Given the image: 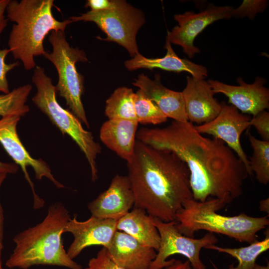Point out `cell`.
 Here are the masks:
<instances>
[{
  "mask_svg": "<svg viewBox=\"0 0 269 269\" xmlns=\"http://www.w3.org/2000/svg\"><path fill=\"white\" fill-rule=\"evenodd\" d=\"M136 138L154 148L172 152L186 163L194 200L215 198L228 204L243 194L249 176L244 164L224 142L203 136L193 123L173 120L162 128H141Z\"/></svg>",
  "mask_w": 269,
  "mask_h": 269,
  "instance_id": "obj_1",
  "label": "cell"
},
{
  "mask_svg": "<svg viewBox=\"0 0 269 269\" xmlns=\"http://www.w3.org/2000/svg\"><path fill=\"white\" fill-rule=\"evenodd\" d=\"M127 167L134 207L154 218L165 222L175 221L185 201L193 198L189 169L172 152L136 139Z\"/></svg>",
  "mask_w": 269,
  "mask_h": 269,
  "instance_id": "obj_2",
  "label": "cell"
},
{
  "mask_svg": "<svg viewBox=\"0 0 269 269\" xmlns=\"http://www.w3.org/2000/svg\"><path fill=\"white\" fill-rule=\"evenodd\" d=\"M70 218L68 210L62 203L51 204L41 222L15 236L13 240L15 247L5 265L10 269H28L35 265H50L83 269L64 248L62 235Z\"/></svg>",
  "mask_w": 269,
  "mask_h": 269,
  "instance_id": "obj_3",
  "label": "cell"
},
{
  "mask_svg": "<svg viewBox=\"0 0 269 269\" xmlns=\"http://www.w3.org/2000/svg\"><path fill=\"white\" fill-rule=\"evenodd\" d=\"M53 0H9L7 17L14 23L10 32L8 46L15 59L20 60L26 70L35 68L34 57L43 56V41L52 31H65L72 22L61 21L53 16Z\"/></svg>",
  "mask_w": 269,
  "mask_h": 269,
  "instance_id": "obj_4",
  "label": "cell"
},
{
  "mask_svg": "<svg viewBox=\"0 0 269 269\" xmlns=\"http://www.w3.org/2000/svg\"><path fill=\"white\" fill-rule=\"evenodd\" d=\"M227 204L222 200L209 198L204 201L191 198L185 201L176 216L177 228L182 235L194 238L200 230L218 233L240 242L258 241L257 233L269 226L267 216L254 217L244 213L227 216L217 213Z\"/></svg>",
  "mask_w": 269,
  "mask_h": 269,
  "instance_id": "obj_5",
  "label": "cell"
},
{
  "mask_svg": "<svg viewBox=\"0 0 269 269\" xmlns=\"http://www.w3.org/2000/svg\"><path fill=\"white\" fill-rule=\"evenodd\" d=\"M32 81L37 92L32 97L33 104L62 132L72 138L84 154L89 164L93 182L98 179L96 163L97 155L101 152V147L92 134L85 130L81 122L71 112L64 109L57 101V90L44 68L36 66L32 76Z\"/></svg>",
  "mask_w": 269,
  "mask_h": 269,
  "instance_id": "obj_6",
  "label": "cell"
},
{
  "mask_svg": "<svg viewBox=\"0 0 269 269\" xmlns=\"http://www.w3.org/2000/svg\"><path fill=\"white\" fill-rule=\"evenodd\" d=\"M49 34L48 40L52 51H46L43 56L53 63L57 71L58 80L55 86L57 92L65 99L71 112L89 128L81 100L84 78L76 67L77 62L88 61L86 54L83 50L69 45L64 31L53 30Z\"/></svg>",
  "mask_w": 269,
  "mask_h": 269,
  "instance_id": "obj_7",
  "label": "cell"
},
{
  "mask_svg": "<svg viewBox=\"0 0 269 269\" xmlns=\"http://www.w3.org/2000/svg\"><path fill=\"white\" fill-rule=\"evenodd\" d=\"M71 22H94L107 35L102 40L116 42L133 57L139 53L136 36L145 22L142 12L125 0H117L115 7L100 11H88L69 18Z\"/></svg>",
  "mask_w": 269,
  "mask_h": 269,
  "instance_id": "obj_8",
  "label": "cell"
},
{
  "mask_svg": "<svg viewBox=\"0 0 269 269\" xmlns=\"http://www.w3.org/2000/svg\"><path fill=\"white\" fill-rule=\"evenodd\" d=\"M153 223L158 230L160 241L156 257L149 269H163L169 266L175 259H167L175 254L185 256L193 269H206L201 260L200 252L202 248L218 242L214 233L207 232L203 237L194 239L181 234L176 221L165 222L153 218Z\"/></svg>",
  "mask_w": 269,
  "mask_h": 269,
  "instance_id": "obj_9",
  "label": "cell"
},
{
  "mask_svg": "<svg viewBox=\"0 0 269 269\" xmlns=\"http://www.w3.org/2000/svg\"><path fill=\"white\" fill-rule=\"evenodd\" d=\"M20 118L19 116L11 115L2 117L0 119V143L15 164L21 167L32 191L33 208L38 209L43 207L44 201L35 193L34 184L27 171V167L31 166L33 168L37 179L41 180L45 177L58 188H63L64 185L54 178L45 161L31 157L22 144L16 130L17 125Z\"/></svg>",
  "mask_w": 269,
  "mask_h": 269,
  "instance_id": "obj_10",
  "label": "cell"
},
{
  "mask_svg": "<svg viewBox=\"0 0 269 269\" xmlns=\"http://www.w3.org/2000/svg\"><path fill=\"white\" fill-rule=\"evenodd\" d=\"M221 109L217 116L211 121L195 126L201 134H208L224 142L237 155L245 166L249 176H252L249 158L241 143L243 133L251 127L250 116L239 112L232 105L222 102Z\"/></svg>",
  "mask_w": 269,
  "mask_h": 269,
  "instance_id": "obj_11",
  "label": "cell"
},
{
  "mask_svg": "<svg viewBox=\"0 0 269 269\" xmlns=\"http://www.w3.org/2000/svg\"><path fill=\"white\" fill-rule=\"evenodd\" d=\"M233 9V7L228 5L210 4L205 10L198 13L187 11L182 14H175L174 18L178 25L171 31H167V36L171 43L180 46L189 58H193L200 52L194 45L197 36L214 22L232 17Z\"/></svg>",
  "mask_w": 269,
  "mask_h": 269,
  "instance_id": "obj_12",
  "label": "cell"
},
{
  "mask_svg": "<svg viewBox=\"0 0 269 269\" xmlns=\"http://www.w3.org/2000/svg\"><path fill=\"white\" fill-rule=\"evenodd\" d=\"M238 85H231L214 80L208 81L213 92L221 93L228 98V103L241 113L253 116L269 108V90L264 85L267 80L257 77L252 84L238 77Z\"/></svg>",
  "mask_w": 269,
  "mask_h": 269,
  "instance_id": "obj_13",
  "label": "cell"
},
{
  "mask_svg": "<svg viewBox=\"0 0 269 269\" xmlns=\"http://www.w3.org/2000/svg\"><path fill=\"white\" fill-rule=\"evenodd\" d=\"M118 220L100 219L91 216L87 220L79 221L74 216L67 223L64 233L72 234L74 240L67 252L72 260L85 248L93 245H101L108 248L117 231Z\"/></svg>",
  "mask_w": 269,
  "mask_h": 269,
  "instance_id": "obj_14",
  "label": "cell"
},
{
  "mask_svg": "<svg viewBox=\"0 0 269 269\" xmlns=\"http://www.w3.org/2000/svg\"><path fill=\"white\" fill-rule=\"evenodd\" d=\"M134 203L128 176L117 174L108 189L89 203L87 207L93 217L118 220L130 211Z\"/></svg>",
  "mask_w": 269,
  "mask_h": 269,
  "instance_id": "obj_15",
  "label": "cell"
},
{
  "mask_svg": "<svg viewBox=\"0 0 269 269\" xmlns=\"http://www.w3.org/2000/svg\"><path fill=\"white\" fill-rule=\"evenodd\" d=\"M185 88L181 92L189 122L199 125L214 119L221 104L216 98L211 86L203 78L187 76Z\"/></svg>",
  "mask_w": 269,
  "mask_h": 269,
  "instance_id": "obj_16",
  "label": "cell"
},
{
  "mask_svg": "<svg viewBox=\"0 0 269 269\" xmlns=\"http://www.w3.org/2000/svg\"><path fill=\"white\" fill-rule=\"evenodd\" d=\"M107 249L112 260L123 269H149L157 254L154 249L118 230Z\"/></svg>",
  "mask_w": 269,
  "mask_h": 269,
  "instance_id": "obj_17",
  "label": "cell"
},
{
  "mask_svg": "<svg viewBox=\"0 0 269 269\" xmlns=\"http://www.w3.org/2000/svg\"><path fill=\"white\" fill-rule=\"evenodd\" d=\"M133 84L152 101L168 118L176 121H188L181 92L164 86L159 74H156L155 79L152 80L141 74L134 79Z\"/></svg>",
  "mask_w": 269,
  "mask_h": 269,
  "instance_id": "obj_18",
  "label": "cell"
},
{
  "mask_svg": "<svg viewBox=\"0 0 269 269\" xmlns=\"http://www.w3.org/2000/svg\"><path fill=\"white\" fill-rule=\"evenodd\" d=\"M171 44L166 36L165 45L166 53L164 57L148 58L138 53L132 58L126 61L125 66L130 71L140 68L150 70L159 68L168 71L186 72L197 78L204 79L208 76V70L205 67L187 59L180 58L173 50Z\"/></svg>",
  "mask_w": 269,
  "mask_h": 269,
  "instance_id": "obj_19",
  "label": "cell"
},
{
  "mask_svg": "<svg viewBox=\"0 0 269 269\" xmlns=\"http://www.w3.org/2000/svg\"><path fill=\"white\" fill-rule=\"evenodd\" d=\"M138 123L122 119H109L100 130V138L110 149L127 162L132 158Z\"/></svg>",
  "mask_w": 269,
  "mask_h": 269,
  "instance_id": "obj_20",
  "label": "cell"
},
{
  "mask_svg": "<svg viewBox=\"0 0 269 269\" xmlns=\"http://www.w3.org/2000/svg\"><path fill=\"white\" fill-rule=\"evenodd\" d=\"M153 218L145 210L134 207L118 220L117 229L157 251L160 238L158 230L153 223Z\"/></svg>",
  "mask_w": 269,
  "mask_h": 269,
  "instance_id": "obj_21",
  "label": "cell"
},
{
  "mask_svg": "<svg viewBox=\"0 0 269 269\" xmlns=\"http://www.w3.org/2000/svg\"><path fill=\"white\" fill-rule=\"evenodd\" d=\"M205 249L225 253L236 258L238 261V265L234 267V264H232L228 269H253L258 257L269 249V231H266L264 240H258L246 247L231 248L210 245L206 247Z\"/></svg>",
  "mask_w": 269,
  "mask_h": 269,
  "instance_id": "obj_22",
  "label": "cell"
},
{
  "mask_svg": "<svg viewBox=\"0 0 269 269\" xmlns=\"http://www.w3.org/2000/svg\"><path fill=\"white\" fill-rule=\"evenodd\" d=\"M132 89L121 87L116 89L107 100L105 115L109 119L136 121Z\"/></svg>",
  "mask_w": 269,
  "mask_h": 269,
  "instance_id": "obj_23",
  "label": "cell"
},
{
  "mask_svg": "<svg viewBox=\"0 0 269 269\" xmlns=\"http://www.w3.org/2000/svg\"><path fill=\"white\" fill-rule=\"evenodd\" d=\"M248 136L253 148L252 156L249 158L251 170L259 183L267 185L269 182V141L259 139L250 133Z\"/></svg>",
  "mask_w": 269,
  "mask_h": 269,
  "instance_id": "obj_24",
  "label": "cell"
},
{
  "mask_svg": "<svg viewBox=\"0 0 269 269\" xmlns=\"http://www.w3.org/2000/svg\"><path fill=\"white\" fill-rule=\"evenodd\" d=\"M31 90L32 86L26 84L0 95V116L26 115L29 111L26 102Z\"/></svg>",
  "mask_w": 269,
  "mask_h": 269,
  "instance_id": "obj_25",
  "label": "cell"
},
{
  "mask_svg": "<svg viewBox=\"0 0 269 269\" xmlns=\"http://www.w3.org/2000/svg\"><path fill=\"white\" fill-rule=\"evenodd\" d=\"M133 101L138 124L158 125L167 121L168 118L157 105L140 90L134 93Z\"/></svg>",
  "mask_w": 269,
  "mask_h": 269,
  "instance_id": "obj_26",
  "label": "cell"
},
{
  "mask_svg": "<svg viewBox=\"0 0 269 269\" xmlns=\"http://www.w3.org/2000/svg\"><path fill=\"white\" fill-rule=\"evenodd\" d=\"M268 3L266 0H244L239 7L234 8L232 17L248 16L253 19L258 13L263 12L266 9Z\"/></svg>",
  "mask_w": 269,
  "mask_h": 269,
  "instance_id": "obj_27",
  "label": "cell"
},
{
  "mask_svg": "<svg viewBox=\"0 0 269 269\" xmlns=\"http://www.w3.org/2000/svg\"><path fill=\"white\" fill-rule=\"evenodd\" d=\"M83 269H123L111 258L108 250L103 247L95 257L88 262L87 267Z\"/></svg>",
  "mask_w": 269,
  "mask_h": 269,
  "instance_id": "obj_28",
  "label": "cell"
},
{
  "mask_svg": "<svg viewBox=\"0 0 269 269\" xmlns=\"http://www.w3.org/2000/svg\"><path fill=\"white\" fill-rule=\"evenodd\" d=\"M9 49H0V92L3 94L10 92L6 75L7 73L15 67L19 65L17 62L7 64L5 58L8 53Z\"/></svg>",
  "mask_w": 269,
  "mask_h": 269,
  "instance_id": "obj_29",
  "label": "cell"
},
{
  "mask_svg": "<svg viewBox=\"0 0 269 269\" xmlns=\"http://www.w3.org/2000/svg\"><path fill=\"white\" fill-rule=\"evenodd\" d=\"M250 126L254 127L263 140L269 141V113L263 111L251 119Z\"/></svg>",
  "mask_w": 269,
  "mask_h": 269,
  "instance_id": "obj_30",
  "label": "cell"
},
{
  "mask_svg": "<svg viewBox=\"0 0 269 269\" xmlns=\"http://www.w3.org/2000/svg\"><path fill=\"white\" fill-rule=\"evenodd\" d=\"M117 0H88L85 7H90L91 11H100L113 8Z\"/></svg>",
  "mask_w": 269,
  "mask_h": 269,
  "instance_id": "obj_31",
  "label": "cell"
},
{
  "mask_svg": "<svg viewBox=\"0 0 269 269\" xmlns=\"http://www.w3.org/2000/svg\"><path fill=\"white\" fill-rule=\"evenodd\" d=\"M7 174H0V188ZM4 216L3 211L0 202V252L3 248Z\"/></svg>",
  "mask_w": 269,
  "mask_h": 269,
  "instance_id": "obj_32",
  "label": "cell"
},
{
  "mask_svg": "<svg viewBox=\"0 0 269 269\" xmlns=\"http://www.w3.org/2000/svg\"><path fill=\"white\" fill-rule=\"evenodd\" d=\"M9 0H0V36L6 27L7 20L4 13Z\"/></svg>",
  "mask_w": 269,
  "mask_h": 269,
  "instance_id": "obj_33",
  "label": "cell"
},
{
  "mask_svg": "<svg viewBox=\"0 0 269 269\" xmlns=\"http://www.w3.org/2000/svg\"><path fill=\"white\" fill-rule=\"evenodd\" d=\"M18 170V166L15 163H5L0 161V174H14Z\"/></svg>",
  "mask_w": 269,
  "mask_h": 269,
  "instance_id": "obj_34",
  "label": "cell"
},
{
  "mask_svg": "<svg viewBox=\"0 0 269 269\" xmlns=\"http://www.w3.org/2000/svg\"><path fill=\"white\" fill-rule=\"evenodd\" d=\"M163 269H193L189 261L187 260L182 262L181 260H176L170 265Z\"/></svg>",
  "mask_w": 269,
  "mask_h": 269,
  "instance_id": "obj_35",
  "label": "cell"
},
{
  "mask_svg": "<svg viewBox=\"0 0 269 269\" xmlns=\"http://www.w3.org/2000/svg\"><path fill=\"white\" fill-rule=\"evenodd\" d=\"M259 209L261 212H264L268 213L269 212V199L266 198L261 200L259 203Z\"/></svg>",
  "mask_w": 269,
  "mask_h": 269,
  "instance_id": "obj_36",
  "label": "cell"
},
{
  "mask_svg": "<svg viewBox=\"0 0 269 269\" xmlns=\"http://www.w3.org/2000/svg\"><path fill=\"white\" fill-rule=\"evenodd\" d=\"M253 269H269V263L268 265L265 266H261L257 264H256L254 266Z\"/></svg>",
  "mask_w": 269,
  "mask_h": 269,
  "instance_id": "obj_37",
  "label": "cell"
},
{
  "mask_svg": "<svg viewBox=\"0 0 269 269\" xmlns=\"http://www.w3.org/2000/svg\"><path fill=\"white\" fill-rule=\"evenodd\" d=\"M0 269H4V268L2 267V261L1 260L0 258Z\"/></svg>",
  "mask_w": 269,
  "mask_h": 269,
  "instance_id": "obj_38",
  "label": "cell"
},
{
  "mask_svg": "<svg viewBox=\"0 0 269 269\" xmlns=\"http://www.w3.org/2000/svg\"><path fill=\"white\" fill-rule=\"evenodd\" d=\"M211 263L213 265V266L214 267V268H215V269H219L214 264H213L212 262H211Z\"/></svg>",
  "mask_w": 269,
  "mask_h": 269,
  "instance_id": "obj_39",
  "label": "cell"
},
{
  "mask_svg": "<svg viewBox=\"0 0 269 269\" xmlns=\"http://www.w3.org/2000/svg\"></svg>",
  "mask_w": 269,
  "mask_h": 269,
  "instance_id": "obj_40",
  "label": "cell"
}]
</instances>
